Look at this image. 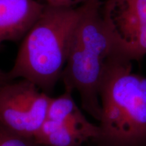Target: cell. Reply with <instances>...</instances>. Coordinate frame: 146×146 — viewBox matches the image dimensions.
Wrapping results in <instances>:
<instances>
[{"label": "cell", "mask_w": 146, "mask_h": 146, "mask_svg": "<svg viewBox=\"0 0 146 146\" xmlns=\"http://www.w3.org/2000/svg\"><path fill=\"white\" fill-rule=\"evenodd\" d=\"M101 117L98 146H146V76L131 61L108 60L100 83Z\"/></svg>", "instance_id": "6da1fadb"}, {"label": "cell", "mask_w": 146, "mask_h": 146, "mask_svg": "<svg viewBox=\"0 0 146 146\" xmlns=\"http://www.w3.org/2000/svg\"><path fill=\"white\" fill-rule=\"evenodd\" d=\"M78 8L45 5L40 17L24 37L11 80L25 79L50 95L61 79L77 24Z\"/></svg>", "instance_id": "7a4b0ae2"}, {"label": "cell", "mask_w": 146, "mask_h": 146, "mask_svg": "<svg viewBox=\"0 0 146 146\" xmlns=\"http://www.w3.org/2000/svg\"><path fill=\"white\" fill-rule=\"evenodd\" d=\"M118 43L101 16L87 14L78 19L61 79L64 89L76 91L82 108L99 122V91L106 64L118 55Z\"/></svg>", "instance_id": "3957f363"}, {"label": "cell", "mask_w": 146, "mask_h": 146, "mask_svg": "<svg viewBox=\"0 0 146 146\" xmlns=\"http://www.w3.org/2000/svg\"><path fill=\"white\" fill-rule=\"evenodd\" d=\"M51 96L25 79L0 87V123L22 135L34 137L47 118Z\"/></svg>", "instance_id": "277c9868"}, {"label": "cell", "mask_w": 146, "mask_h": 146, "mask_svg": "<svg viewBox=\"0 0 146 146\" xmlns=\"http://www.w3.org/2000/svg\"><path fill=\"white\" fill-rule=\"evenodd\" d=\"M102 13L121 57L129 61L142 59L146 55V0H107Z\"/></svg>", "instance_id": "5b68a950"}, {"label": "cell", "mask_w": 146, "mask_h": 146, "mask_svg": "<svg viewBox=\"0 0 146 146\" xmlns=\"http://www.w3.org/2000/svg\"><path fill=\"white\" fill-rule=\"evenodd\" d=\"M45 5L36 0H0V47L24 39Z\"/></svg>", "instance_id": "8992f818"}, {"label": "cell", "mask_w": 146, "mask_h": 146, "mask_svg": "<svg viewBox=\"0 0 146 146\" xmlns=\"http://www.w3.org/2000/svg\"><path fill=\"white\" fill-rule=\"evenodd\" d=\"M72 93L64 89V93L60 96L51 97L47 118L88 132L94 135L96 140L99 136V127L87 119L72 98Z\"/></svg>", "instance_id": "52a82bcc"}, {"label": "cell", "mask_w": 146, "mask_h": 146, "mask_svg": "<svg viewBox=\"0 0 146 146\" xmlns=\"http://www.w3.org/2000/svg\"><path fill=\"white\" fill-rule=\"evenodd\" d=\"M33 138L44 146H83L96 139L86 131L47 118Z\"/></svg>", "instance_id": "ba28073f"}, {"label": "cell", "mask_w": 146, "mask_h": 146, "mask_svg": "<svg viewBox=\"0 0 146 146\" xmlns=\"http://www.w3.org/2000/svg\"><path fill=\"white\" fill-rule=\"evenodd\" d=\"M0 146H39L33 137L22 135L0 123Z\"/></svg>", "instance_id": "9c48e42d"}, {"label": "cell", "mask_w": 146, "mask_h": 146, "mask_svg": "<svg viewBox=\"0 0 146 146\" xmlns=\"http://www.w3.org/2000/svg\"><path fill=\"white\" fill-rule=\"evenodd\" d=\"M45 4L56 8H72L77 5H81L88 0H43Z\"/></svg>", "instance_id": "30bf717a"}, {"label": "cell", "mask_w": 146, "mask_h": 146, "mask_svg": "<svg viewBox=\"0 0 146 146\" xmlns=\"http://www.w3.org/2000/svg\"><path fill=\"white\" fill-rule=\"evenodd\" d=\"M10 81H12V80L9 77L8 72H4V71L0 70V87Z\"/></svg>", "instance_id": "8fae6325"}, {"label": "cell", "mask_w": 146, "mask_h": 146, "mask_svg": "<svg viewBox=\"0 0 146 146\" xmlns=\"http://www.w3.org/2000/svg\"><path fill=\"white\" fill-rule=\"evenodd\" d=\"M92 143H93V142H92ZM39 146H44V145H39ZM83 146H84V145H83ZM91 146H98V145H96V144H95V143H93V145H91Z\"/></svg>", "instance_id": "7c38bea8"}]
</instances>
